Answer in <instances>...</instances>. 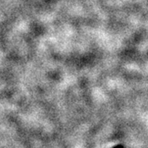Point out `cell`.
<instances>
[{
  "mask_svg": "<svg viewBox=\"0 0 148 148\" xmlns=\"http://www.w3.org/2000/svg\"><path fill=\"white\" fill-rule=\"evenodd\" d=\"M114 148H123L121 145H117V146H115V147H114Z\"/></svg>",
  "mask_w": 148,
  "mask_h": 148,
  "instance_id": "1",
  "label": "cell"
}]
</instances>
